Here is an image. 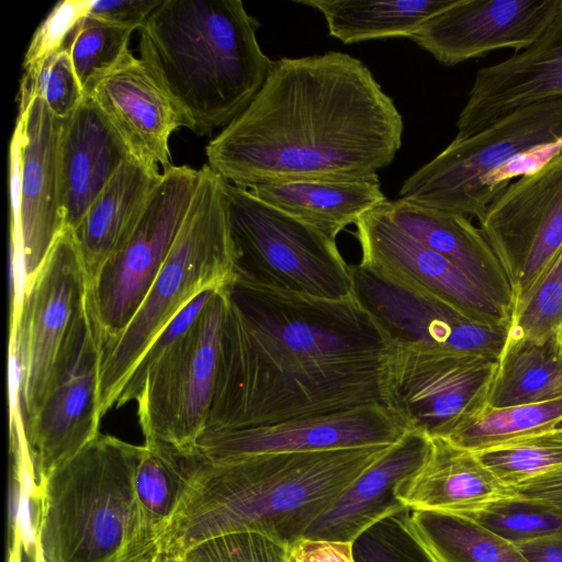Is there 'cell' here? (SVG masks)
<instances>
[{"mask_svg":"<svg viewBox=\"0 0 562 562\" xmlns=\"http://www.w3.org/2000/svg\"><path fill=\"white\" fill-rule=\"evenodd\" d=\"M203 435L386 406L395 341L355 293L327 300L235 278Z\"/></svg>","mask_w":562,"mask_h":562,"instance_id":"cell-1","label":"cell"},{"mask_svg":"<svg viewBox=\"0 0 562 562\" xmlns=\"http://www.w3.org/2000/svg\"><path fill=\"white\" fill-rule=\"evenodd\" d=\"M403 119L358 58L327 52L273 60L248 106L205 147L225 181L274 182L378 177L402 146Z\"/></svg>","mask_w":562,"mask_h":562,"instance_id":"cell-2","label":"cell"},{"mask_svg":"<svg viewBox=\"0 0 562 562\" xmlns=\"http://www.w3.org/2000/svg\"><path fill=\"white\" fill-rule=\"evenodd\" d=\"M389 447L202 457L158 551L181 558L201 542L245 531L289 544Z\"/></svg>","mask_w":562,"mask_h":562,"instance_id":"cell-3","label":"cell"},{"mask_svg":"<svg viewBox=\"0 0 562 562\" xmlns=\"http://www.w3.org/2000/svg\"><path fill=\"white\" fill-rule=\"evenodd\" d=\"M239 0H161L139 31L140 58L199 136L251 102L273 60Z\"/></svg>","mask_w":562,"mask_h":562,"instance_id":"cell-4","label":"cell"},{"mask_svg":"<svg viewBox=\"0 0 562 562\" xmlns=\"http://www.w3.org/2000/svg\"><path fill=\"white\" fill-rule=\"evenodd\" d=\"M164 265L137 312L114 339L102 345L99 364L101 418L112 408L154 339L199 294L236 278L224 179L207 164Z\"/></svg>","mask_w":562,"mask_h":562,"instance_id":"cell-5","label":"cell"},{"mask_svg":"<svg viewBox=\"0 0 562 562\" xmlns=\"http://www.w3.org/2000/svg\"><path fill=\"white\" fill-rule=\"evenodd\" d=\"M143 446L99 435L40 487L34 562H119Z\"/></svg>","mask_w":562,"mask_h":562,"instance_id":"cell-6","label":"cell"},{"mask_svg":"<svg viewBox=\"0 0 562 562\" xmlns=\"http://www.w3.org/2000/svg\"><path fill=\"white\" fill-rule=\"evenodd\" d=\"M562 153V98L517 109L464 139H453L402 184L398 198L480 218L514 178Z\"/></svg>","mask_w":562,"mask_h":562,"instance_id":"cell-7","label":"cell"},{"mask_svg":"<svg viewBox=\"0 0 562 562\" xmlns=\"http://www.w3.org/2000/svg\"><path fill=\"white\" fill-rule=\"evenodd\" d=\"M90 279L65 229L11 312L10 359L21 425L30 422L74 363L90 326Z\"/></svg>","mask_w":562,"mask_h":562,"instance_id":"cell-8","label":"cell"},{"mask_svg":"<svg viewBox=\"0 0 562 562\" xmlns=\"http://www.w3.org/2000/svg\"><path fill=\"white\" fill-rule=\"evenodd\" d=\"M236 277L308 296L353 294L352 268L336 240L314 226L224 180Z\"/></svg>","mask_w":562,"mask_h":562,"instance_id":"cell-9","label":"cell"},{"mask_svg":"<svg viewBox=\"0 0 562 562\" xmlns=\"http://www.w3.org/2000/svg\"><path fill=\"white\" fill-rule=\"evenodd\" d=\"M225 286L213 292L190 328L117 402L116 407L136 402L145 442L160 443L183 454L198 453L196 445L205 430L217 384Z\"/></svg>","mask_w":562,"mask_h":562,"instance_id":"cell-10","label":"cell"},{"mask_svg":"<svg viewBox=\"0 0 562 562\" xmlns=\"http://www.w3.org/2000/svg\"><path fill=\"white\" fill-rule=\"evenodd\" d=\"M61 120L38 97L19 102L10 144L11 307L65 231L56 149Z\"/></svg>","mask_w":562,"mask_h":562,"instance_id":"cell-11","label":"cell"},{"mask_svg":"<svg viewBox=\"0 0 562 562\" xmlns=\"http://www.w3.org/2000/svg\"><path fill=\"white\" fill-rule=\"evenodd\" d=\"M200 169L162 170L144 214L125 244L90 280L88 305L103 344L128 325L164 265L200 183Z\"/></svg>","mask_w":562,"mask_h":562,"instance_id":"cell-12","label":"cell"},{"mask_svg":"<svg viewBox=\"0 0 562 562\" xmlns=\"http://www.w3.org/2000/svg\"><path fill=\"white\" fill-rule=\"evenodd\" d=\"M498 361L395 341L386 407L428 437H448L487 405Z\"/></svg>","mask_w":562,"mask_h":562,"instance_id":"cell-13","label":"cell"},{"mask_svg":"<svg viewBox=\"0 0 562 562\" xmlns=\"http://www.w3.org/2000/svg\"><path fill=\"white\" fill-rule=\"evenodd\" d=\"M477 220L508 277L515 306L562 248V153L507 186Z\"/></svg>","mask_w":562,"mask_h":562,"instance_id":"cell-14","label":"cell"},{"mask_svg":"<svg viewBox=\"0 0 562 562\" xmlns=\"http://www.w3.org/2000/svg\"><path fill=\"white\" fill-rule=\"evenodd\" d=\"M355 225L360 267L432 296L476 323L509 328L512 316L507 311L453 263L397 226L382 205L363 214Z\"/></svg>","mask_w":562,"mask_h":562,"instance_id":"cell-15","label":"cell"},{"mask_svg":"<svg viewBox=\"0 0 562 562\" xmlns=\"http://www.w3.org/2000/svg\"><path fill=\"white\" fill-rule=\"evenodd\" d=\"M409 427L383 404H368L269 426L243 428L200 437L196 450L207 461L245 457L391 446Z\"/></svg>","mask_w":562,"mask_h":562,"instance_id":"cell-16","label":"cell"},{"mask_svg":"<svg viewBox=\"0 0 562 562\" xmlns=\"http://www.w3.org/2000/svg\"><path fill=\"white\" fill-rule=\"evenodd\" d=\"M353 293L396 342L498 361L508 329L476 323L448 304L351 266Z\"/></svg>","mask_w":562,"mask_h":562,"instance_id":"cell-17","label":"cell"},{"mask_svg":"<svg viewBox=\"0 0 562 562\" xmlns=\"http://www.w3.org/2000/svg\"><path fill=\"white\" fill-rule=\"evenodd\" d=\"M102 345L91 318L74 363L38 413L21 425L32 476L38 488L54 470L100 435L99 364Z\"/></svg>","mask_w":562,"mask_h":562,"instance_id":"cell-18","label":"cell"},{"mask_svg":"<svg viewBox=\"0 0 562 562\" xmlns=\"http://www.w3.org/2000/svg\"><path fill=\"white\" fill-rule=\"evenodd\" d=\"M561 0H456L409 38L446 66L501 48L530 46L546 30Z\"/></svg>","mask_w":562,"mask_h":562,"instance_id":"cell-19","label":"cell"},{"mask_svg":"<svg viewBox=\"0 0 562 562\" xmlns=\"http://www.w3.org/2000/svg\"><path fill=\"white\" fill-rule=\"evenodd\" d=\"M554 98H562V0L530 46L477 70L458 116L454 139L470 137L517 109Z\"/></svg>","mask_w":562,"mask_h":562,"instance_id":"cell-20","label":"cell"},{"mask_svg":"<svg viewBox=\"0 0 562 562\" xmlns=\"http://www.w3.org/2000/svg\"><path fill=\"white\" fill-rule=\"evenodd\" d=\"M88 97L134 159L162 170L171 166L169 139L186 127L184 117L140 57L131 53Z\"/></svg>","mask_w":562,"mask_h":562,"instance_id":"cell-21","label":"cell"},{"mask_svg":"<svg viewBox=\"0 0 562 562\" xmlns=\"http://www.w3.org/2000/svg\"><path fill=\"white\" fill-rule=\"evenodd\" d=\"M133 158L91 97L61 120L57 149L59 204L65 229L74 231L121 165Z\"/></svg>","mask_w":562,"mask_h":562,"instance_id":"cell-22","label":"cell"},{"mask_svg":"<svg viewBox=\"0 0 562 562\" xmlns=\"http://www.w3.org/2000/svg\"><path fill=\"white\" fill-rule=\"evenodd\" d=\"M430 437L409 429L391 445L305 531L311 539L353 543L364 531L406 507L395 487L428 456Z\"/></svg>","mask_w":562,"mask_h":562,"instance_id":"cell-23","label":"cell"},{"mask_svg":"<svg viewBox=\"0 0 562 562\" xmlns=\"http://www.w3.org/2000/svg\"><path fill=\"white\" fill-rule=\"evenodd\" d=\"M382 207L397 226L453 263L512 316L514 293L508 277L480 227L468 216L400 198L387 200Z\"/></svg>","mask_w":562,"mask_h":562,"instance_id":"cell-24","label":"cell"},{"mask_svg":"<svg viewBox=\"0 0 562 562\" xmlns=\"http://www.w3.org/2000/svg\"><path fill=\"white\" fill-rule=\"evenodd\" d=\"M514 494L475 452L443 437L430 438L422 467L395 487L396 498L409 510L459 515Z\"/></svg>","mask_w":562,"mask_h":562,"instance_id":"cell-25","label":"cell"},{"mask_svg":"<svg viewBox=\"0 0 562 562\" xmlns=\"http://www.w3.org/2000/svg\"><path fill=\"white\" fill-rule=\"evenodd\" d=\"M134 476L133 506L119 562H150L202 459L144 442Z\"/></svg>","mask_w":562,"mask_h":562,"instance_id":"cell-26","label":"cell"},{"mask_svg":"<svg viewBox=\"0 0 562 562\" xmlns=\"http://www.w3.org/2000/svg\"><path fill=\"white\" fill-rule=\"evenodd\" d=\"M161 177L159 168L130 158L87 210L72 233L90 280L128 239Z\"/></svg>","mask_w":562,"mask_h":562,"instance_id":"cell-27","label":"cell"},{"mask_svg":"<svg viewBox=\"0 0 562 562\" xmlns=\"http://www.w3.org/2000/svg\"><path fill=\"white\" fill-rule=\"evenodd\" d=\"M249 191L336 240L366 213L387 202L378 177L350 181L305 180L255 186Z\"/></svg>","mask_w":562,"mask_h":562,"instance_id":"cell-28","label":"cell"},{"mask_svg":"<svg viewBox=\"0 0 562 562\" xmlns=\"http://www.w3.org/2000/svg\"><path fill=\"white\" fill-rule=\"evenodd\" d=\"M456 0H295L319 11L330 36L345 44L411 37Z\"/></svg>","mask_w":562,"mask_h":562,"instance_id":"cell-29","label":"cell"},{"mask_svg":"<svg viewBox=\"0 0 562 562\" xmlns=\"http://www.w3.org/2000/svg\"><path fill=\"white\" fill-rule=\"evenodd\" d=\"M562 398V346L507 336L487 405L507 407Z\"/></svg>","mask_w":562,"mask_h":562,"instance_id":"cell-30","label":"cell"},{"mask_svg":"<svg viewBox=\"0 0 562 562\" xmlns=\"http://www.w3.org/2000/svg\"><path fill=\"white\" fill-rule=\"evenodd\" d=\"M405 521L435 562H529L516 544L463 515L408 510Z\"/></svg>","mask_w":562,"mask_h":562,"instance_id":"cell-31","label":"cell"},{"mask_svg":"<svg viewBox=\"0 0 562 562\" xmlns=\"http://www.w3.org/2000/svg\"><path fill=\"white\" fill-rule=\"evenodd\" d=\"M561 420L562 398L507 407L486 405L446 438L477 452L554 428Z\"/></svg>","mask_w":562,"mask_h":562,"instance_id":"cell-32","label":"cell"},{"mask_svg":"<svg viewBox=\"0 0 562 562\" xmlns=\"http://www.w3.org/2000/svg\"><path fill=\"white\" fill-rule=\"evenodd\" d=\"M133 32L89 15L71 31L64 47L85 97L132 53L128 44Z\"/></svg>","mask_w":562,"mask_h":562,"instance_id":"cell-33","label":"cell"},{"mask_svg":"<svg viewBox=\"0 0 562 562\" xmlns=\"http://www.w3.org/2000/svg\"><path fill=\"white\" fill-rule=\"evenodd\" d=\"M475 453L503 484L513 488L562 465V428L555 426Z\"/></svg>","mask_w":562,"mask_h":562,"instance_id":"cell-34","label":"cell"},{"mask_svg":"<svg viewBox=\"0 0 562 562\" xmlns=\"http://www.w3.org/2000/svg\"><path fill=\"white\" fill-rule=\"evenodd\" d=\"M508 337L562 340V248L526 296L514 306Z\"/></svg>","mask_w":562,"mask_h":562,"instance_id":"cell-35","label":"cell"},{"mask_svg":"<svg viewBox=\"0 0 562 562\" xmlns=\"http://www.w3.org/2000/svg\"><path fill=\"white\" fill-rule=\"evenodd\" d=\"M503 539L520 544L562 530V515L516 493L464 514Z\"/></svg>","mask_w":562,"mask_h":562,"instance_id":"cell-36","label":"cell"},{"mask_svg":"<svg viewBox=\"0 0 562 562\" xmlns=\"http://www.w3.org/2000/svg\"><path fill=\"white\" fill-rule=\"evenodd\" d=\"M41 98L59 120L69 117L82 102L85 94L65 47L24 67L19 102Z\"/></svg>","mask_w":562,"mask_h":562,"instance_id":"cell-37","label":"cell"},{"mask_svg":"<svg viewBox=\"0 0 562 562\" xmlns=\"http://www.w3.org/2000/svg\"><path fill=\"white\" fill-rule=\"evenodd\" d=\"M403 509L376 522L353 542L355 562H435L406 526Z\"/></svg>","mask_w":562,"mask_h":562,"instance_id":"cell-38","label":"cell"},{"mask_svg":"<svg viewBox=\"0 0 562 562\" xmlns=\"http://www.w3.org/2000/svg\"><path fill=\"white\" fill-rule=\"evenodd\" d=\"M285 543L259 532H235L196 544L182 562H286Z\"/></svg>","mask_w":562,"mask_h":562,"instance_id":"cell-39","label":"cell"},{"mask_svg":"<svg viewBox=\"0 0 562 562\" xmlns=\"http://www.w3.org/2000/svg\"><path fill=\"white\" fill-rule=\"evenodd\" d=\"M89 3L90 0L58 2L35 31L23 68L64 47L71 31L87 15Z\"/></svg>","mask_w":562,"mask_h":562,"instance_id":"cell-40","label":"cell"},{"mask_svg":"<svg viewBox=\"0 0 562 562\" xmlns=\"http://www.w3.org/2000/svg\"><path fill=\"white\" fill-rule=\"evenodd\" d=\"M161 0H95L87 15L106 23L139 30Z\"/></svg>","mask_w":562,"mask_h":562,"instance_id":"cell-41","label":"cell"},{"mask_svg":"<svg viewBox=\"0 0 562 562\" xmlns=\"http://www.w3.org/2000/svg\"><path fill=\"white\" fill-rule=\"evenodd\" d=\"M286 562H355L353 543L301 537L286 546Z\"/></svg>","mask_w":562,"mask_h":562,"instance_id":"cell-42","label":"cell"},{"mask_svg":"<svg viewBox=\"0 0 562 562\" xmlns=\"http://www.w3.org/2000/svg\"><path fill=\"white\" fill-rule=\"evenodd\" d=\"M517 495L536 499L562 515V465L513 487Z\"/></svg>","mask_w":562,"mask_h":562,"instance_id":"cell-43","label":"cell"},{"mask_svg":"<svg viewBox=\"0 0 562 562\" xmlns=\"http://www.w3.org/2000/svg\"><path fill=\"white\" fill-rule=\"evenodd\" d=\"M517 547L529 562H562V530Z\"/></svg>","mask_w":562,"mask_h":562,"instance_id":"cell-44","label":"cell"},{"mask_svg":"<svg viewBox=\"0 0 562 562\" xmlns=\"http://www.w3.org/2000/svg\"><path fill=\"white\" fill-rule=\"evenodd\" d=\"M7 562H34V550L26 543L20 531L9 532Z\"/></svg>","mask_w":562,"mask_h":562,"instance_id":"cell-45","label":"cell"},{"mask_svg":"<svg viewBox=\"0 0 562 562\" xmlns=\"http://www.w3.org/2000/svg\"><path fill=\"white\" fill-rule=\"evenodd\" d=\"M150 562H182V558L158 551Z\"/></svg>","mask_w":562,"mask_h":562,"instance_id":"cell-46","label":"cell"},{"mask_svg":"<svg viewBox=\"0 0 562 562\" xmlns=\"http://www.w3.org/2000/svg\"><path fill=\"white\" fill-rule=\"evenodd\" d=\"M557 427L562 428V420L557 425Z\"/></svg>","mask_w":562,"mask_h":562,"instance_id":"cell-47","label":"cell"},{"mask_svg":"<svg viewBox=\"0 0 562 562\" xmlns=\"http://www.w3.org/2000/svg\"><path fill=\"white\" fill-rule=\"evenodd\" d=\"M559 344L562 346V340H561V342H559Z\"/></svg>","mask_w":562,"mask_h":562,"instance_id":"cell-48","label":"cell"}]
</instances>
